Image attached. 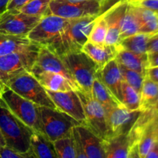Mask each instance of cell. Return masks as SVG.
<instances>
[{
  "mask_svg": "<svg viewBox=\"0 0 158 158\" xmlns=\"http://www.w3.org/2000/svg\"><path fill=\"white\" fill-rule=\"evenodd\" d=\"M97 16L89 15L69 19L61 32L45 46L60 56L69 52L81 51L88 41L89 32Z\"/></svg>",
  "mask_w": 158,
  "mask_h": 158,
  "instance_id": "1",
  "label": "cell"
},
{
  "mask_svg": "<svg viewBox=\"0 0 158 158\" xmlns=\"http://www.w3.org/2000/svg\"><path fill=\"white\" fill-rule=\"evenodd\" d=\"M0 131L6 146L33 157L31 151V136L33 130L17 118L0 98Z\"/></svg>",
  "mask_w": 158,
  "mask_h": 158,
  "instance_id": "2",
  "label": "cell"
},
{
  "mask_svg": "<svg viewBox=\"0 0 158 158\" xmlns=\"http://www.w3.org/2000/svg\"><path fill=\"white\" fill-rule=\"evenodd\" d=\"M78 89L92 96V85L98 67L95 62L83 51L60 56Z\"/></svg>",
  "mask_w": 158,
  "mask_h": 158,
  "instance_id": "3",
  "label": "cell"
},
{
  "mask_svg": "<svg viewBox=\"0 0 158 158\" xmlns=\"http://www.w3.org/2000/svg\"><path fill=\"white\" fill-rule=\"evenodd\" d=\"M4 83L17 94L39 106L56 108L46 89L31 72L15 76L5 81Z\"/></svg>",
  "mask_w": 158,
  "mask_h": 158,
  "instance_id": "4",
  "label": "cell"
},
{
  "mask_svg": "<svg viewBox=\"0 0 158 158\" xmlns=\"http://www.w3.org/2000/svg\"><path fill=\"white\" fill-rule=\"evenodd\" d=\"M2 99L9 110L22 122L34 131L43 134L40 106L36 103L21 97L6 86Z\"/></svg>",
  "mask_w": 158,
  "mask_h": 158,
  "instance_id": "5",
  "label": "cell"
},
{
  "mask_svg": "<svg viewBox=\"0 0 158 158\" xmlns=\"http://www.w3.org/2000/svg\"><path fill=\"white\" fill-rule=\"evenodd\" d=\"M43 134L51 141L69 136L73 128L80 123L57 108L40 106Z\"/></svg>",
  "mask_w": 158,
  "mask_h": 158,
  "instance_id": "6",
  "label": "cell"
},
{
  "mask_svg": "<svg viewBox=\"0 0 158 158\" xmlns=\"http://www.w3.org/2000/svg\"><path fill=\"white\" fill-rule=\"evenodd\" d=\"M40 45L0 56V80L4 83L15 76L29 73L36 61Z\"/></svg>",
  "mask_w": 158,
  "mask_h": 158,
  "instance_id": "7",
  "label": "cell"
},
{
  "mask_svg": "<svg viewBox=\"0 0 158 158\" xmlns=\"http://www.w3.org/2000/svg\"><path fill=\"white\" fill-rule=\"evenodd\" d=\"M76 92L80 98L83 106L86 117L85 126L102 140L109 138L110 129L107 114L104 108L94 100L92 96L87 95L80 89H77Z\"/></svg>",
  "mask_w": 158,
  "mask_h": 158,
  "instance_id": "8",
  "label": "cell"
},
{
  "mask_svg": "<svg viewBox=\"0 0 158 158\" xmlns=\"http://www.w3.org/2000/svg\"><path fill=\"white\" fill-rule=\"evenodd\" d=\"M106 2L92 1L70 2L63 0H51L47 14H53L67 19L82 18L89 15H99L103 12V7Z\"/></svg>",
  "mask_w": 158,
  "mask_h": 158,
  "instance_id": "9",
  "label": "cell"
},
{
  "mask_svg": "<svg viewBox=\"0 0 158 158\" xmlns=\"http://www.w3.org/2000/svg\"><path fill=\"white\" fill-rule=\"evenodd\" d=\"M41 18L26 15L18 9H6L0 15V33L27 35Z\"/></svg>",
  "mask_w": 158,
  "mask_h": 158,
  "instance_id": "10",
  "label": "cell"
},
{
  "mask_svg": "<svg viewBox=\"0 0 158 158\" xmlns=\"http://www.w3.org/2000/svg\"><path fill=\"white\" fill-rule=\"evenodd\" d=\"M68 21L67 19L53 14L45 15L29 32L27 37L32 43L45 46L61 32Z\"/></svg>",
  "mask_w": 158,
  "mask_h": 158,
  "instance_id": "11",
  "label": "cell"
},
{
  "mask_svg": "<svg viewBox=\"0 0 158 158\" xmlns=\"http://www.w3.org/2000/svg\"><path fill=\"white\" fill-rule=\"evenodd\" d=\"M56 108L75 119L80 124L85 125L83 106L76 90L67 92H52L46 90Z\"/></svg>",
  "mask_w": 158,
  "mask_h": 158,
  "instance_id": "12",
  "label": "cell"
},
{
  "mask_svg": "<svg viewBox=\"0 0 158 158\" xmlns=\"http://www.w3.org/2000/svg\"><path fill=\"white\" fill-rule=\"evenodd\" d=\"M40 72H52L61 74L75 84L69 70L66 67L60 56L54 53L43 45L40 46L36 61L31 71L32 74Z\"/></svg>",
  "mask_w": 158,
  "mask_h": 158,
  "instance_id": "13",
  "label": "cell"
},
{
  "mask_svg": "<svg viewBox=\"0 0 158 158\" xmlns=\"http://www.w3.org/2000/svg\"><path fill=\"white\" fill-rule=\"evenodd\" d=\"M127 4V0H120L108 10L102 12V15L104 17L107 24V33L105 40V44L117 46L121 41L120 29L122 20Z\"/></svg>",
  "mask_w": 158,
  "mask_h": 158,
  "instance_id": "14",
  "label": "cell"
},
{
  "mask_svg": "<svg viewBox=\"0 0 158 158\" xmlns=\"http://www.w3.org/2000/svg\"><path fill=\"white\" fill-rule=\"evenodd\" d=\"M140 110L131 111L123 106H116L106 113L110 137L125 134L137 120Z\"/></svg>",
  "mask_w": 158,
  "mask_h": 158,
  "instance_id": "15",
  "label": "cell"
},
{
  "mask_svg": "<svg viewBox=\"0 0 158 158\" xmlns=\"http://www.w3.org/2000/svg\"><path fill=\"white\" fill-rule=\"evenodd\" d=\"M96 77L112 93L113 95L121 103L123 77L120 65L117 60H111L103 68L98 69Z\"/></svg>",
  "mask_w": 158,
  "mask_h": 158,
  "instance_id": "16",
  "label": "cell"
},
{
  "mask_svg": "<svg viewBox=\"0 0 158 158\" xmlns=\"http://www.w3.org/2000/svg\"><path fill=\"white\" fill-rule=\"evenodd\" d=\"M83 152L86 158H106L103 140L94 134L85 125L76 127Z\"/></svg>",
  "mask_w": 158,
  "mask_h": 158,
  "instance_id": "17",
  "label": "cell"
},
{
  "mask_svg": "<svg viewBox=\"0 0 158 158\" xmlns=\"http://www.w3.org/2000/svg\"><path fill=\"white\" fill-rule=\"evenodd\" d=\"M82 51L95 62L98 69H100L106 63L116 58L118 52V46L106 44L98 45L87 41L83 46Z\"/></svg>",
  "mask_w": 158,
  "mask_h": 158,
  "instance_id": "18",
  "label": "cell"
},
{
  "mask_svg": "<svg viewBox=\"0 0 158 158\" xmlns=\"http://www.w3.org/2000/svg\"><path fill=\"white\" fill-rule=\"evenodd\" d=\"M32 75L46 90L52 92H67L78 89L73 83L61 74L52 72H40Z\"/></svg>",
  "mask_w": 158,
  "mask_h": 158,
  "instance_id": "19",
  "label": "cell"
},
{
  "mask_svg": "<svg viewBox=\"0 0 158 158\" xmlns=\"http://www.w3.org/2000/svg\"><path fill=\"white\" fill-rule=\"evenodd\" d=\"M106 158H129L131 143L127 133L103 140Z\"/></svg>",
  "mask_w": 158,
  "mask_h": 158,
  "instance_id": "20",
  "label": "cell"
},
{
  "mask_svg": "<svg viewBox=\"0 0 158 158\" xmlns=\"http://www.w3.org/2000/svg\"><path fill=\"white\" fill-rule=\"evenodd\" d=\"M115 60L119 64L124 67L146 75V70L148 69V53H136L121 49L118 46V52Z\"/></svg>",
  "mask_w": 158,
  "mask_h": 158,
  "instance_id": "21",
  "label": "cell"
},
{
  "mask_svg": "<svg viewBox=\"0 0 158 158\" xmlns=\"http://www.w3.org/2000/svg\"><path fill=\"white\" fill-rule=\"evenodd\" d=\"M31 151L33 158H57L53 142L37 131L31 136Z\"/></svg>",
  "mask_w": 158,
  "mask_h": 158,
  "instance_id": "22",
  "label": "cell"
},
{
  "mask_svg": "<svg viewBox=\"0 0 158 158\" xmlns=\"http://www.w3.org/2000/svg\"><path fill=\"white\" fill-rule=\"evenodd\" d=\"M35 43L27 35H14L0 33V56L32 47Z\"/></svg>",
  "mask_w": 158,
  "mask_h": 158,
  "instance_id": "23",
  "label": "cell"
},
{
  "mask_svg": "<svg viewBox=\"0 0 158 158\" xmlns=\"http://www.w3.org/2000/svg\"><path fill=\"white\" fill-rule=\"evenodd\" d=\"M92 97L104 108L106 113L116 106H122L112 93L97 77L93 82Z\"/></svg>",
  "mask_w": 158,
  "mask_h": 158,
  "instance_id": "24",
  "label": "cell"
},
{
  "mask_svg": "<svg viewBox=\"0 0 158 158\" xmlns=\"http://www.w3.org/2000/svg\"><path fill=\"white\" fill-rule=\"evenodd\" d=\"M133 5V4H132ZM134 9L137 13L140 24V32L143 33L155 34L158 32V15L154 11L147 8L135 6Z\"/></svg>",
  "mask_w": 158,
  "mask_h": 158,
  "instance_id": "25",
  "label": "cell"
},
{
  "mask_svg": "<svg viewBox=\"0 0 158 158\" xmlns=\"http://www.w3.org/2000/svg\"><path fill=\"white\" fill-rule=\"evenodd\" d=\"M153 34L137 32L121 40L118 46L121 49L136 53H148V46Z\"/></svg>",
  "mask_w": 158,
  "mask_h": 158,
  "instance_id": "26",
  "label": "cell"
},
{
  "mask_svg": "<svg viewBox=\"0 0 158 158\" xmlns=\"http://www.w3.org/2000/svg\"><path fill=\"white\" fill-rule=\"evenodd\" d=\"M140 96V111L153 107L158 100V83L145 75Z\"/></svg>",
  "mask_w": 158,
  "mask_h": 158,
  "instance_id": "27",
  "label": "cell"
},
{
  "mask_svg": "<svg viewBox=\"0 0 158 158\" xmlns=\"http://www.w3.org/2000/svg\"><path fill=\"white\" fill-rule=\"evenodd\" d=\"M128 4L122 20L120 38L121 40L140 32V24L134 6L127 1Z\"/></svg>",
  "mask_w": 158,
  "mask_h": 158,
  "instance_id": "28",
  "label": "cell"
},
{
  "mask_svg": "<svg viewBox=\"0 0 158 158\" xmlns=\"http://www.w3.org/2000/svg\"><path fill=\"white\" fill-rule=\"evenodd\" d=\"M157 135L153 127V121L148 126L142 134L137 145V151L140 158H146V156L155 145Z\"/></svg>",
  "mask_w": 158,
  "mask_h": 158,
  "instance_id": "29",
  "label": "cell"
},
{
  "mask_svg": "<svg viewBox=\"0 0 158 158\" xmlns=\"http://www.w3.org/2000/svg\"><path fill=\"white\" fill-rule=\"evenodd\" d=\"M52 142L57 158H77L73 131L69 136L62 137Z\"/></svg>",
  "mask_w": 158,
  "mask_h": 158,
  "instance_id": "30",
  "label": "cell"
},
{
  "mask_svg": "<svg viewBox=\"0 0 158 158\" xmlns=\"http://www.w3.org/2000/svg\"><path fill=\"white\" fill-rule=\"evenodd\" d=\"M121 105L131 111L140 110V96L137 91L123 82Z\"/></svg>",
  "mask_w": 158,
  "mask_h": 158,
  "instance_id": "31",
  "label": "cell"
},
{
  "mask_svg": "<svg viewBox=\"0 0 158 158\" xmlns=\"http://www.w3.org/2000/svg\"><path fill=\"white\" fill-rule=\"evenodd\" d=\"M106 33H107V24L102 13L96 19L92 29L88 37V42L94 44H105Z\"/></svg>",
  "mask_w": 158,
  "mask_h": 158,
  "instance_id": "32",
  "label": "cell"
},
{
  "mask_svg": "<svg viewBox=\"0 0 158 158\" xmlns=\"http://www.w3.org/2000/svg\"><path fill=\"white\" fill-rule=\"evenodd\" d=\"M50 2L51 0H30L18 10L32 16L43 17L47 13Z\"/></svg>",
  "mask_w": 158,
  "mask_h": 158,
  "instance_id": "33",
  "label": "cell"
},
{
  "mask_svg": "<svg viewBox=\"0 0 158 158\" xmlns=\"http://www.w3.org/2000/svg\"><path fill=\"white\" fill-rule=\"evenodd\" d=\"M120 68L123 77V81L140 94L145 75L135 70L127 69L122 65H120Z\"/></svg>",
  "mask_w": 158,
  "mask_h": 158,
  "instance_id": "34",
  "label": "cell"
},
{
  "mask_svg": "<svg viewBox=\"0 0 158 158\" xmlns=\"http://www.w3.org/2000/svg\"><path fill=\"white\" fill-rule=\"evenodd\" d=\"M0 158H30L26 154L20 153L9 147L4 146L0 148Z\"/></svg>",
  "mask_w": 158,
  "mask_h": 158,
  "instance_id": "35",
  "label": "cell"
},
{
  "mask_svg": "<svg viewBox=\"0 0 158 158\" xmlns=\"http://www.w3.org/2000/svg\"><path fill=\"white\" fill-rule=\"evenodd\" d=\"M135 6L147 8L153 11H158V0H127Z\"/></svg>",
  "mask_w": 158,
  "mask_h": 158,
  "instance_id": "36",
  "label": "cell"
},
{
  "mask_svg": "<svg viewBox=\"0 0 158 158\" xmlns=\"http://www.w3.org/2000/svg\"><path fill=\"white\" fill-rule=\"evenodd\" d=\"M158 52V32L151 36L148 46V52Z\"/></svg>",
  "mask_w": 158,
  "mask_h": 158,
  "instance_id": "37",
  "label": "cell"
},
{
  "mask_svg": "<svg viewBox=\"0 0 158 158\" xmlns=\"http://www.w3.org/2000/svg\"><path fill=\"white\" fill-rule=\"evenodd\" d=\"M158 66V52H148V68Z\"/></svg>",
  "mask_w": 158,
  "mask_h": 158,
  "instance_id": "38",
  "label": "cell"
},
{
  "mask_svg": "<svg viewBox=\"0 0 158 158\" xmlns=\"http://www.w3.org/2000/svg\"><path fill=\"white\" fill-rule=\"evenodd\" d=\"M30 0H10L6 9H19Z\"/></svg>",
  "mask_w": 158,
  "mask_h": 158,
  "instance_id": "39",
  "label": "cell"
},
{
  "mask_svg": "<svg viewBox=\"0 0 158 158\" xmlns=\"http://www.w3.org/2000/svg\"><path fill=\"white\" fill-rule=\"evenodd\" d=\"M146 76L151 80L158 83V66L148 68L146 70Z\"/></svg>",
  "mask_w": 158,
  "mask_h": 158,
  "instance_id": "40",
  "label": "cell"
},
{
  "mask_svg": "<svg viewBox=\"0 0 158 158\" xmlns=\"http://www.w3.org/2000/svg\"><path fill=\"white\" fill-rule=\"evenodd\" d=\"M146 158H158V147L155 143L146 156Z\"/></svg>",
  "mask_w": 158,
  "mask_h": 158,
  "instance_id": "41",
  "label": "cell"
},
{
  "mask_svg": "<svg viewBox=\"0 0 158 158\" xmlns=\"http://www.w3.org/2000/svg\"><path fill=\"white\" fill-rule=\"evenodd\" d=\"M153 127H154V132H155L156 135H157V138L158 137V112L157 110H156L155 116H154V120H153Z\"/></svg>",
  "mask_w": 158,
  "mask_h": 158,
  "instance_id": "42",
  "label": "cell"
},
{
  "mask_svg": "<svg viewBox=\"0 0 158 158\" xmlns=\"http://www.w3.org/2000/svg\"><path fill=\"white\" fill-rule=\"evenodd\" d=\"M9 1L10 0H0V15L6 10Z\"/></svg>",
  "mask_w": 158,
  "mask_h": 158,
  "instance_id": "43",
  "label": "cell"
},
{
  "mask_svg": "<svg viewBox=\"0 0 158 158\" xmlns=\"http://www.w3.org/2000/svg\"><path fill=\"white\" fill-rule=\"evenodd\" d=\"M5 88H6V85H5V83L0 80V98L2 97V95L3 92H4Z\"/></svg>",
  "mask_w": 158,
  "mask_h": 158,
  "instance_id": "44",
  "label": "cell"
},
{
  "mask_svg": "<svg viewBox=\"0 0 158 158\" xmlns=\"http://www.w3.org/2000/svg\"><path fill=\"white\" fill-rule=\"evenodd\" d=\"M4 146H6V141H5V139L3 137L1 131H0V148Z\"/></svg>",
  "mask_w": 158,
  "mask_h": 158,
  "instance_id": "45",
  "label": "cell"
},
{
  "mask_svg": "<svg viewBox=\"0 0 158 158\" xmlns=\"http://www.w3.org/2000/svg\"><path fill=\"white\" fill-rule=\"evenodd\" d=\"M63 1L70 2H83V1H92V0H63ZM97 1L104 2H106L107 1V0H97Z\"/></svg>",
  "mask_w": 158,
  "mask_h": 158,
  "instance_id": "46",
  "label": "cell"
},
{
  "mask_svg": "<svg viewBox=\"0 0 158 158\" xmlns=\"http://www.w3.org/2000/svg\"><path fill=\"white\" fill-rule=\"evenodd\" d=\"M153 107L154 108V110H157L158 112V100H157V102H156L155 104H154V106H153Z\"/></svg>",
  "mask_w": 158,
  "mask_h": 158,
  "instance_id": "47",
  "label": "cell"
},
{
  "mask_svg": "<svg viewBox=\"0 0 158 158\" xmlns=\"http://www.w3.org/2000/svg\"><path fill=\"white\" fill-rule=\"evenodd\" d=\"M156 144H157V146L158 147V137L157 138V141H156Z\"/></svg>",
  "mask_w": 158,
  "mask_h": 158,
  "instance_id": "48",
  "label": "cell"
},
{
  "mask_svg": "<svg viewBox=\"0 0 158 158\" xmlns=\"http://www.w3.org/2000/svg\"><path fill=\"white\" fill-rule=\"evenodd\" d=\"M154 12H155L156 13H157V15H158V11H154Z\"/></svg>",
  "mask_w": 158,
  "mask_h": 158,
  "instance_id": "49",
  "label": "cell"
}]
</instances>
